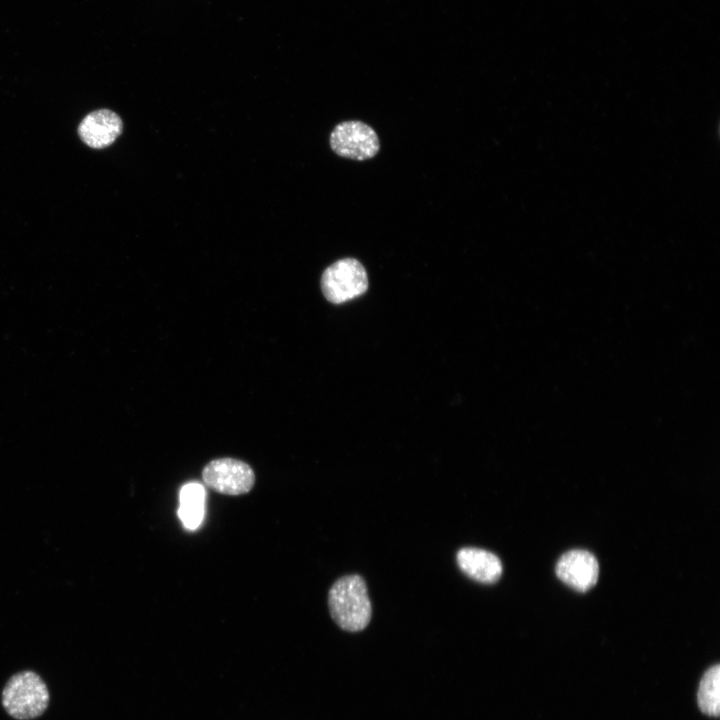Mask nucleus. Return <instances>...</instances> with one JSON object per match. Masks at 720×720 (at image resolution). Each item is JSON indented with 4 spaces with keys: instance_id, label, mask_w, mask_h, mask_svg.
Listing matches in <instances>:
<instances>
[{
    "instance_id": "f257e3e1",
    "label": "nucleus",
    "mask_w": 720,
    "mask_h": 720,
    "mask_svg": "<svg viewBox=\"0 0 720 720\" xmlns=\"http://www.w3.org/2000/svg\"><path fill=\"white\" fill-rule=\"evenodd\" d=\"M332 619L343 630L357 632L369 624L372 608L364 579L347 575L334 582L328 592Z\"/></svg>"
},
{
    "instance_id": "f03ea898",
    "label": "nucleus",
    "mask_w": 720,
    "mask_h": 720,
    "mask_svg": "<svg viewBox=\"0 0 720 720\" xmlns=\"http://www.w3.org/2000/svg\"><path fill=\"white\" fill-rule=\"evenodd\" d=\"M49 692L41 677L32 671L13 675L2 692L6 712L18 720L39 717L48 707Z\"/></svg>"
},
{
    "instance_id": "7ed1b4c3",
    "label": "nucleus",
    "mask_w": 720,
    "mask_h": 720,
    "mask_svg": "<svg viewBox=\"0 0 720 720\" xmlns=\"http://www.w3.org/2000/svg\"><path fill=\"white\" fill-rule=\"evenodd\" d=\"M368 288L364 266L354 258L340 259L328 266L321 277V289L325 298L340 304L362 295Z\"/></svg>"
},
{
    "instance_id": "20e7f679",
    "label": "nucleus",
    "mask_w": 720,
    "mask_h": 720,
    "mask_svg": "<svg viewBox=\"0 0 720 720\" xmlns=\"http://www.w3.org/2000/svg\"><path fill=\"white\" fill-rule=\"evenodd\" d=\"M330 146L341 157L363 161L378 153L380 142L372 127L361 121L349 120L335 126L330 135Z\"/></svg>"
},
{
    "instance_id": "39448f33",
    "label": "nucleus",
    "mask_w": 720,
    "mask_h": 720,
    "mask_svg": "<svg viewBox=\"0 0 720 720\" xmlns=\"http://www.w3.org/2000/svg\"><path fill=\"white\" fill-rule=\"evenodd\" d=\"M202 479L210 489L233 496L248 493L255 484L253 469L233 458L210 461L202 470Z\"/></svg>"
},
{
    "instance_id": "423d86ee",
    "label": "nucleus",
    "mask_w": 720,
    "mask_h": 720,
    "mask_svg": "<svg viewBox=\"0 0 720 720\" xmlns=\"http://www.w3.org/2000/svg\"><path fill=\"white\" fill-rule=\"evenodd\" d=\"M555 571L562 582L584 592L597 582L599 566L593 554L577 549L563 554L556 564Z\"/></svg>"
},
{
    "instance_id": "0eeeda50",
    "label": "nucleus",
    "mask_w": 720,
    "mask_h": 720,
    "mask_svg": "<svg viewBox=\"0 0 720 720\" xmlns=\"http://www.w3.org/2000/svg\"><path fill=\"white\" fill-rule=\"evenodd\" d=\"M122 121L113 111L100 109L86 115L81 121L78 133L82 141L91 148L102 149L111 145L122 132Z\"/></svg>"
},
{
    "instance_id": "6e6552de",
    "label": "nucleus",
    "mask_w": 720,
    "mask_h": 720,
    "mask_svg": "<svg viewBox=\"0 0 720 720\" xmlns=\"http://www.w3.org/2000/svg\"><path fill=\"white\" fill-rule=\"evenodd\" d=\"M456 560L460 569L468 577L480 583H494L502 575L500 559L484 549L462 548L457 552Z\"/></svg>"
},
{
    "instance_id": "1a4fd4ad",
    "label": "nucleus",
    "mask_w": 720,
    "mask_h": 720,
    "mask_svg": "<svg viewBox=\"0 0 720 720\" xmlns=\"http://www.w3.org/2000/svg\"><path fill=\"white\" fill-rule=\"evenodd\" d=\"M178 516L189 530L198 528L204 517L205 489L197 482H189L180 490Z\"/></svg>"
},
{
    "instance_id": "9d476101",
    "label": "nucleus",
    "mask_w": 720,
    "mask_h": 720,
    "mask_svg": "<svg viewBox=\"0 0 720 720\" xmlns=\"http://www.w3.org/2000/svg\"><path fill=\"white\" fill-rule=\"evenodd\" d=\"M719 675L717 664L705 672L699 685L698 704L701 711L709 716H718L720 712Z\"/></svg>"
}]
</instances>
